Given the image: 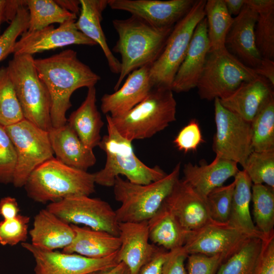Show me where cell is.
<instances>
[{
    "label": "cell",
    "mask_w": 274,
    "mask_h": 274,
    "mask_svg": "<svg viewBox=\"0 0 274 274\" xmlns=\"http://www.w3.org/2000/svg\"><path fill=\"white\" fill-rule=\"evenodd\" d=\"M251 201L256 227L265 238L274 235V188L252 184Z\"/></svg>",
    "instance_id": "35"
},
{
    "label": "cell",
    "mask_w": 274,
    "mask_h": 274,
    "mask_svg": "<svg viewBox=\"0 0 274 274\" xmlns=\"http://www.w3.org/2000/svg\"><path fill=\"white\" fill-rule=\"evenodd\" d=\"M29 13L26 6H21L9 26L0 36V61L12 53L17 39L27 30Z\"/></svg>",
    "instance_id": "40"
},
{
    "label": "cell",
    "mask_w": 274,
    "mask_h": 274,
    "mask_svg": "<svg viewBox=\"0 0 274 274\" xmlns=\"http://www.w3.org/2000/svg\"><path fill=\"white\" fill-rule=\"evenodd\" d=\"M258 76L224 48L209 51L196 88L201 99L210 101L229 96L243 83Z\"/></svg>",
    "instance_id": "8"
},
{
    "label": "cell",
    "mask_w": 274,
    "mask_h": 274,
    "mask_svg": "<svg viewBox=\"0 0 274 274\" xmlns=\"http://www.w3.org/2000/svg\"><path fill=\"white\" fill-rule=\"evenodd\" d=\"M253 184L274 188V150L252 151L243 168Z\"/></svg>",
    "instance_id": "38"
},
{
    "label": "cell",
    "mask_w": 274,
    "mask_h": 274,
    "mask_svg": "<svg viewBox=\"0 0 274 274\" xmlns=\"http://www.w3.org/2000/svg\"><path fill=\"white\" fill-rule=\"evenodd\" d=\"M194 0H108L112 9L126 11L157 28L172 27L189 11Z\"/></svg>",
    "instance_id": "16"
},
{
    "label": "cell",
    "mask_w": 274,
    "mask_h": 274,
    "mask_svg": "<svg viewBox=\"0 0 274 274\" xmlns=\"http://www.w3.org/2000/svg\"><path fill=\"white\" fill-rule=\"evenodd\" d=\"M16 162L14 145L5 127L0 124V183H12Z\"/></svg>",
    "instance_id": "42"
},
{
    "label": "cell",
    "mask_w": 274,
    "mask_h": 274,
    "mask_svg": "<svg viewBox=\"0 0 274 274\" xmlns=\"http://www.w3.org/2000/svg\"><path fill=\"white\" fill-rule=\"evenodd\" d=\"M206 3V0L195 1L187 14L174 26L161 54L150 66V78L153 87L171 89L176 74L187 53L194 30L205 17Z\"/></svg>",
    "instance_id": "9"
},
{
    "label": "cell",
    "mask_w": 274,
    "mask_h": 274,
    "mask_svg": "<svg viewBox=\"0 0 274 274\" xmlns=\"http://www.w3.org/2000/svg\"><path fill=\"white\" fill-rule=\"evenodd\" d=\"M235 187L228 223L249 237L265 239L253 223L250 212L252 183L244 170L234 177Z\"/></svg>",
    "instance_id": "30"
},
{
    "label": "cell",
    "mask_w": 274,
    "mask_h": 274,
    "mask_svg": "<svg viewBox=\"0 0 274 274\" xmlns=\"http://www.w3.org/2000/svg\"><path fill=\"white\" fill-rule=\"evenodd\" d=\"M245 3L258 14L255 36L261 56L274 60V1L245 0Z\"/></svg>",
    "instance_id": "31"
},
{
    "label": "cell",
    "mask_w": 274,
    "mask_h": 274,
    "mask_svg": "<svg viewBox=\"0 0 274 274\" xmlns=\"http://www.w3.org/2000/svg\"><path fill=\"white\" fill-rule=\"evenodd\" d=\"M254 70L258 76L266 79L274 86V60L262 58Z\"/></svg>",
    "instance_id": "50"
},
{
    "label": "cell",
    "mask_w": 274,
    "mask_h": 274,
    "mask_svg": "<svg viewBox=\"0 0 274 274\" xmlns=\"http://www.w3.org/2000/svg\"><path fill=\"white\" fill-rule=\"evenodd\" d=\"M216 132L213 149L216 155L239 164L243 168L253 151L251 123L214 100Z\"/></svg>",
    "instance_id": "11"
},
{
    "label": "cell",
    "mask_w": 274,
    "mask_h": 274,
    "mask_svg": "<svg viewBox=\"0 0 274 274\" xmlns=\"http://www.w3.org/2000/svg\"><path fill=\"white\" fill-rule=\"evenodd\" d=\"M112 24L118 35L113 50L121 58L119 76L114 86L116 91L131 72L156 61L174 27L157 28L133 15L114 19Z\"/></svg>",
    "instance_id": "2"
},
{
    "label": "cell",
    "mask_w": 274,
    "mask_h": 274,
    "mask_svg": "<svg viewBox=\"0 0 274 274\" xmlns=\"http://www.w3.org/2000/svg\"><path fill=\"white\" fill-rule=\"evenodd\" d=\"M148 64L127 75L124 83L112 94H105L101 98L102 112L111 117L122 115L141 102L153 88Z\"/></svg>",
    "instance_id": "20"
},
{
    "label": "cell",
    "mask_w": 274,
    "mask_h": 274,
    "mask_svg": "<svg viewBox=\"0 0 274 274\" xmlns=\"http://www.w3.org/2000/svg\"><path fill=\"white\" fill-rule=\"evenodd\" d=\"M264 239L250 237L242 247L220 265L216 274H259Z\"/></svg>",
    "instance_id": "32"
},
{
    "label": "cell",
    "mask_w": 274,
    "mask_h": 274,
    "mask_svg": "<svg viewBox=\"0 0 274 274\" xmlns=\"http://www.w3.org/2000/svg\"><path fill=\"white\" fill-rule=\"evenodd\" d=\"M173 92L169 88L154 87L127 112L115 117L110 116L111 120L119 133L131 142L151 138L176 120Z\"/></svg>",
    "instance_id": "5"
},
{
    "label": "cell",
    "mask_w": 274,
    "mask_h": 274,
    "mask_svg": "<svg viewBox=\"0 0 274 274\" xmlns=\"http://www.w3.org/2000/svg\"><path fill=\"white\" fill-rule=\"evenodd\" d=\"M20 210L15 198L6 196L0 199V215L3 219H11L19 214Z\"/></svg>",
    "instance_id": "49"
},
{
    "label": "cell",
    "mask_w": 274,
    "mask_h": 274,
    "mask_svg": "<svg viewBox=\"0 0 274 274\" xmlns=\"http://www.w3.org/2000/svg\"><path fill=\"white\" fill-rule=\"evenodd\" d=\"M148 226L151 243L168 251L183 247L190 231L164 203L148 221Z\"/></svg>",
    "instance_id": "29"
},
{
    "label": "cell",
    "mask_w": 274,
    "mask_h": 274,
    "mask_svg": "<svg viewBox=\"0 0 274 274\" xmlns=\"http://www.w3.org/2000/svg\"><path fill=\"white\" fill-rule=\"evenodd\" d=\"M51 145L56 158L72 167L87 171L96 158L93 150L86 147L66 123L49 131Z\"/></svg>",
    "instance_id": "23"
},
{
    "label": "cell",
    "mask_w": 274,
    "mask_h": 274,
    "mask_svg": "<svg viewBox=\"0 0 274 274\" xmlns=\"http://www.w3.org/2000/svg\"><path fill=\"white\" fill-rule=\"evenodd\" d=\"M96 102L95 87H89L84 100L67 120L84 145L92 150L99 145L100 130L104 124Z\"/></svg>",
    "instance_id": "28"
},
{
    "label": "cell",
    "mask_w": 274,
    "mask_h": 274,
    "mask_svg": "<svg viewBox=\"0 0 274 274\" xmlns=\"http://www.w3.org/2000/svg\"><path fill=\"white\" fill-rule=\"evenodd\" d=\"M250 237L228 222L211 220L201 227L190 231L183 248L188 255L220 256L224 262Z\"/></svg>",
    "instance_id": "13"
},
{
    "label": "cell",
    "mask_w": 274,
    "mask_h": 274,
    "mask_svg": "<svg viewBox=\"0 0 274 274\" xmlns=\"http://www.w3.org/2000/svg\"><path fill=\"white\" fill-rule=\"evenodd\" d=\"M107 132L101 140L99 147L107 155L104 167L94 173L95 184L113 187L116 177L123 175L131 183L148 184L157 181L166 174L158 166L151 167L135 155L131 141L123 137L106 115Z\"/></svg>",
    "instance_id": "4"
},
{
    "label": "cell",
    "mask_w": 274,
    "mask_h": 274,
    "mask_svg": "<svg viewBox=\"0 0 274 274\" xmlns=\"http://www.w3.org/2000/svg\"><path fill=\"white\" fill-rule=\"evenodd\" d=\"M7 67L24 119L49 131L52 128L50 97L38 76L33 56L14 55Z\"/></svg>",
    "instance_id": "7"
},
{
    "label": "cell",
    "mask_w": 274,
    "mask_h": 274,
    "mask_svg": "<svg viewBox=\"0 0 274 274\" xmlns=\"http://www.w3.org/2000/svg\"><path fill=\"white\" fill-rule=\"evenodd\" d=\"M187 274H216L223 259L220 256H209L192 254L187 257Z\"/></svg>",
    "instance_id": "44"
},
{
    "label": "cell",
    "mask_w": 274,
    "mask_h": 274,
    "mask_svg": "<svg viewBox=\"0 0 274 274\" xmlns=\"http://www.w3.org/2000/svg\"><path fill=\"white\" fill-rule=\"evenodd\" d=\"M23 6H26V1L0 0V20L2 22H11L18 9Z\"/></svg>",
    "instance_id": "47"
},
{
    "label": "cell",
    "mask_w": 274,
    "mask_h": 274,
    "mask_svg": "<svg viewBox=\"0 0 274 274\" xmlns=\"http://www.w3.org/2000/svg\"><path fill=\"white\" fill-rule=\"evenodd\" d=\"M164 204L187 230L197 229L212 220L206 198L184 179H179Z\"/></svg>",
    "instance_id": "18"
},
{
    "label": "cell",
    "mask_w": 274,
    "mask_h": 274,
    "mask_svg": "<svg viewBox=\"0 0 274 274\" xmlns=\"http://www.w3.org/2000/svg\"><path fill=\"white\" fill-rule=\"evenodd\" d=\"M29 220L28 216L19 214L14 218L0 221V244L13 246L25 242Z\"/></svg>",
    "instance_id": "41"
},
{
    "label": "cell",
    "mask_w": 274,
    "mask_h": 274,
    "mask_svg": "<svg viewBox=\"0 0 274 274\" xmlns=\"http://www.w3.org/2000/svg\"><path fill=\"white\" fill-rule=\"evenodd\" d=\"M188 256L183 247L169 251L161 274H187L185 262Z\"/></svg>",
    "instance_id": "45"
},
{
    "label": "cell",
    "mask_w": 274,
    "mask_h": 274,
    "mask_svg": "<svg viewBox=\"0 0 274 274\" xmlns=\"http://www.w3.org/2000/svg\"><path fill=\"white\" fill-rule=\"evenodd\" d=\"M26 8L29 13L28 31L77 19L76 15L62 8L55 0H27Z\"/></svg>",
    "instance_id": "34"
},
{
    "label": "cell",
    "mask_w": 274,
    "mask_h": 274,
    "mask_svg": "<svg viewBox=\"0 0 274 274\" xmlns=\"http://www.w3.org/2000/svg\"><path fill=\"white\" fill-rule=\"evenodd\" d=\"M1 23H2V21H1V20H0V24H1ZM0 36H1V35H0Z\"/></svg>",
    "instance_id": "54"
},
{
    "label": "cell",
    "mask_w": 274,
    "mask_h": 274,
    "mask_svg": "<svg viewBox=\"0 0 274 274\" xmlns=\"http://www.w3.org/2000/svg\"><path fill=\"white\" fill-rule=\"evenodd\" d=\"M257 17V13L245 3L240 13L233 18L225 41V48L229 53L253 69L262 58L255 42Z\"/></svg>",
    "instance_id": "19"
},
{
    "label": "cell",
    "mask_w": 274,
    "mask_h": 274,
    "mask_svg": "<svg viewBox=\"0 0 274 274\" xmlns=\"http://www.w3.org/2000/svg\"><path fill=\"white\" fill-rule=\"evenodd\" d=\"M206 19L196 26L186 56L174 78L171 89L177 93L196 87L210 51Z\"/></svg>",
    "instance_id": "21"
},
{
    "label": "cell",
    "mask_w": 274,
    "mask_h": 274,
    "mask_svg": "<svg viewBox=\"0 0 274 274\" xmlns=\"http://www.w3.org/2000/svg\"><path fill=\"white\" fill-rule=\"evenodd\" d=\"M86 274H130V272L127 266L121 262L115 266L94 270Z\"/></svg>",
    "instance_id": "51"
},
{
    "label": "cell",
    "mask_w": 274,
    "mask_h": 274,
    "mask_svg": "<svg viewBox=\"0 0 274 274\" xmlns=\"http://www.w3.org/2000/svg\"><path fill=\"white\" fill-rule=\"evenodd\" d=\"M119 227L121 245L117 252L118 262L124 263L130 274H139L160 247L150 242L147 221L121 222Z\"/></svg>",
    "instance_id": "17"
},
{
    "label": "cell",
    "mask_w": 274,
    "mask_h": 274,
    "mask_svg": "<svg viewBox=\"0 0 274 274\" xmlns=\"http://www.w3.org/2000/svg\"><path fill=\"white\" fill-rule=\"evenodd\" d=\"M7 67L0 68V124L6 127L24 119Z\"/></svg>",
    "instance_id": "37"
},
{
    "label": "cell",
    "mask_w": 274,
    "mask_h": 274,
    "mask_svg": "<svg viewBox=\"0 0 274 274\" xmlns=\"http://www.w3.org/2000/svg\"><path fill=\"white\" fill-rule=\"evenodd\" d=\"M29 234L32 245L48 251L63 249L72 243L75 237L71 224L46 209L35 216Z\"/></svg>",
    "instance_id": "25"
},
{
    "label": "cell",
    "mask_w": 274,
    "mask_h": 274,
    "mask_svg": "<svg viewBox=\"0 0 274 274\" xmlns=\"http://www.w3.org/2000/svg\"><path fill=\"white\" fill-rule=\"evenodd\" d=\"M75 22L76 20H70L56 28L51 25L39 30H26L16 42L12 53L32 56L37 53L71 45H96L76 28Z\"/></svg>",
    "instance_id": "15"
},
{
    "label": "cell",
    "mask_w": 274,
    "mask_h": 274,
    "mask_svg": "<svg viewBox=\"0 0 274 274\" xmlns=\"http://www.w3.org/2000/svg\"><path fill=\"white\" fill-rule=\"evenodd\" d=\"M210 51L225 48L227 32L233 18L229 14L224 0H208L204 6Z\"/></svg>",
    "instance_id": "33"
},
{
    "label": "cell",
    "mask_w": 274,
    "mask_h": 274,
    "mask_svg": "<svg viewBox=\"0 0 274 274\" xmlns=\"http://www.w3.org/2000/svg\"><path fill=\"white\" fill-rule=\"evenodd\" d=\"M55 1L62 8L71 13L76 15L80 13V0H55Z\"/></svg>",
    "instance_id": "52"
},
{
    "label": "cell",
    "mask_w": 274,
    "mask_h": 274,
    "mask_svg": "<svg viewBox=\"0 0 274 274\" xmlns=\"http://www.w3.org/2000/svg\"><path fill=\"white\" fill-rule=\"evenodd\" d=\"M46 209L69 224H82L119 236L116 212L108 202L100 198L73 196L49 203Z\"/></svg>",
    "instance_id": "12"
},
{
    "label": "cell",
    "mask_w": 274,
    "mask_h": 274,
    "mask_svg": "<svg viewBox=\"0 0 274 274\" xmlns=\"http://www.w3.org/2000/svg\"><path fill=\"white\" fill-rule=\"evenodd\" d=\"M273 89L266 79L259 76L243 83L232 94L219 99L224 108L251 123L264 104L274 96Z\"/></svg>",
    "instance_id": "22"
},
{
    "label": "cell",
    "mask_w": 274,
    "mask_h": 274,
    "mask_svg": "<svg viewBox=\"0 0 274 274\" xmlns=\"http://www.w3.org/2000/svg\"><path fill=\"white\" fill-rule=\"evenodd\" d=\"M234 187L233 181L229 185L214 189L207 196L206 200L213 220L221 223L228 222Z\"/></svg>",
    "instance_id": "39"
},
{
    "label": "cell",
    "mask_w": 274,
    "mask_h": 274,
    "mask_svg": "<svg viewBox=\"0 0 274 274\" xmlns=\"http://www.w3.org/2000/svg\"><path fill=\"white\" fill-rule=\"evenodd\" d=\"M94 174L69 166L53 157L37 167L24 187L33 201L46 203L95 192Z\"/></svg>",
    "instance_id": "3"
},
{
    "label": "cell",
    "mask_w": 274,
    "mask_h": 274,
    "mask_svg": "<svg viewBox=\"0 0 274 274\" xmlns=\"http://www.w3.org/2000/svg\"><path fill=\"white\" fill-rule=\"evenodd\" d=\"M38 76L47 87L51 100L52 127L67 123L71 97L78 89L95 86L100 76L80 61L76 51L66 49L44 58L35 59Z\"/></svg>",
    "instance_id": "1"
},
{
    "label": "cell",
    "mask_w": 274,
    "mask_h": 274,
    "mask_svg": "<svg viewBox=\"0 0 274 274\" xmlns=\"http://www.w3.org/2000/svg\"><path fill=\"white\" fill-rule=\"evenodd\" d=\"M80 11L75 22L76 28L89 39L98 45L113 73L119 74L120 61L110 49L101 25L103 11L108 6V0H80Z\"/></svg>",
    "instance_id": "26"
},
{
    "label": "cell",
    "mask_w": 274,
    "mask_h": 274,
    "mask_svg": "<svg viewBox=\"0 0 274 274\" xmlns=\"http://www.w3.org/2000/svg\"><path fill=\"white\" fill-rule=\"evenodd\" d=\"M204 142L199 125L195 119L191 120L182 128L174 140L178 150L185 153L195 151Z\"/></svg>",
    "instance_id": "43"
},
{
    "label": "cell",
    "mask_w": 274,
    "mask_h": 274,
    "mask_svg": "<svg viewBox=\"0 0 274 274\" xmlns=\"http://www.w3.org/2000/svg\"><path fill=\"white\" fill-rule=\"evenodd\" d=\"M71 225L75 232V237L71 244L62 249V252L100 259L111 256L119 250L121 243L118 236L86 226Z\"/></svg>",
    "instance_id": "27"
},
{
    "label": "cell",
    "mask_w": 274,
    "mask_h": 274,
    "mask_svg": "<svg viewBox=\"0 0 274 274\" xmlns=\"http://www.w3.org/2000/svg\"><path fill=\"white\" fill-rule=\"evenodd\" d=\"M21 245L35 260V274H86L119 263L118 252L105 258L93 259L76 253L43 250L27 242Z\"/></svg>",
    "instance_id": "14"
},
{
    "label": "cell",
    "mask_w": 274,
    "mask_h": 274,
    "mask_svg": "<svg viewBox=\"0 0 274 274\" xmlns=\"http://www.w3.org/2000/svg\"><path fill=\"white\" fill-rule=\"evenodd\" d=\"M181 163L163 178L148 184H139L116 177L113 185L115 199L121 203L116 211L121 222L148 221L159 210L179 179Z\"/></svg>",
    "instance_id": "6"
},
{
    "label": "cell",
    "mask_w": 274,
    "mask_h": 274,
    "mask_svg": "<svg viewBox=\"0 0 274 274\" xmlns=\"http://www.w3.org/2000/svg\"><path fill=\"white\" fill-rule=\"evenodd\" d=\"M259 274H274V235L264 239L261 265Z\"/></svg>",
    "instance_id": "46"
},
{
    "label": "cell",
    "mask_w": 274,
    "mask_h": 274,
    "mask_svg": "<svg viewBox=\"0 0 274 274\" xmlns=\"http://www.w3.org/2000/svg\"><path fill=\"white\" fill-rule=\"evenodd\" d=\"M238 170L236 163L216 155L210 164H185L183 179L206 198L212 190L223 186L229 178L234 177Z\"/></svg>",
    "instance_id": "24"
},
{
    "label": "cell",
    "mask_w": 274,
    "mask_h": 274,
    "mask_svg": "<svg viewBox=\"0 0 274 274\" xmlns=\"http://www.w3.org/2000/svg\"><path fill=\"white\" fill-rule=\"evenodd\" d=\"M5 128L17 155L12 184L15 187H24L37 167L54 157L49 132L25 119Z\"/></svg>",
    "instance_id": "10"
},
{
    "label": "cell",
    "mask_w": 274,
    "mask_h": 274,
    "mask_svg": "<svg viewBox=\"0 0 274 274\" xmlns=\"http://www.w3.org/2000/svg\"><path fill=\"white\" fill-rule=\"evenodd\" d=\"M251 123L253 151L274 150V96L264 104Z\"/></svg>",
    "instance_id": "36"
},
{
    "label": "cell",
    "mask_w": 274,
    "mask_h": 274,
    "mask_svg": "<svg viewBox=\"0 0 274 274\" xmlns=\"http://www.w3.org/2000/svg\"><path fill=\"white\" fill-rule=\"evenodd\" d=\"M168 251L159 248L152 259L142 269L139 274H161L164 262L166 259Z\"/></svg>",
    "instance_id": "48"
},
{
    "label": "cell",
    "mask_w": 274,
    "mask_h": 274,
    "mask_svg": "<svg viewBox=\"0 0 274 274\" xmlns=\"http://www.w3.org/2000/svg\"><path fill=\"white\" fill-rule=\"evenodd\" d=\"M229 14L237 16L245 5V0H224Z\"/></svg>",
    "instance_id": "53"
}]
</instances>
